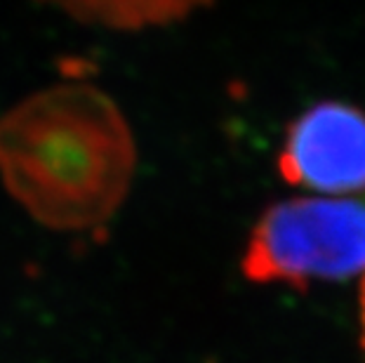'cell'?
I'll return each mask as SVG.
<instances>
[{
	"label": "cell",
	"mask_w": 365,
	"mask_h": 363,
	"mask_svg": "<svg viewBox=\"0 0 365 363\" xmlns=\"http://www.w3.org/2000/svg\"><path fill=\"white\" fill-rule=\"evenodd\" d=\"M135 142L115 102L88 83L36 92L0 118V177L45 227L88 231L118 210Z\"/></svg>",
	"instance_id": "obj_1"
},
{
	"label": "cell",
	"mask_w": 365,
	"mask_h": 363,
	"mask_svg": "<svg viewBox=\"0 0 365 363\" xmlns=\"http://www.w3.org/2000/svg\"><path fill=\"white\" fill-rule=\"evenodd\" d=\"M243 274L292 288L365 274V191L299 196L267 208L247 238Z\"/></svg>",
	"instance_id": "obj_2"
},
{
	"label": "cell",
	"mask_w": 365,
	"mask_h": 363,
	"mask_svg": "<svg viewBox=\"0 0 365 363\" xmlns=\"http://www.w3.org/2000/svg\"><path fill=\"white\" fill-rule=\"evenodd\" d=\"M278 173L318 196L365 191V109L325 99L302 111L285 130Z\"/></svg>",
	"instance_id": "obj_3"
},
{
	"label": "cell",
	"mask_w": 365,
	"mask_h": 363,
	"mask_svg": "<svg viewBox=\"0 0 365 363\" xmlns=\"http://www.w3.org/2000/svg\"><path fill=\"white\" fill-rule=\"evenodd\" d=\"M71 17L111 29H144L182 19L210 0H45Z\"/></svg>",
	"instance_id": "obj_4"
},
{
	"label": "cell",
	"mask_w": 365,
	"mask_h": 363,
	"mask_svg": "<svg viewBox=\"0 0 365 363\" xmlns=\"http://www.w3.org/2000/svg\"><path fill=\"white\" fill-rule=\"evenodd\" d=\"M359 316H361V347L365 354V274L361 283V295H359Z\"/></svg>",
	"instance_id": "obj_5"
}]
</instances>
